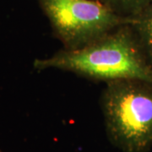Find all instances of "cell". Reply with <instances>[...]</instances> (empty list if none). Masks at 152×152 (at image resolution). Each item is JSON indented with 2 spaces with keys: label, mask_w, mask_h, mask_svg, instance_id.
Returning <instances> with one entry per match:
<instances>
[{
  "label": "cell",
  "mask_w": 152,
  "mask_h": 152,
  "mask_svg": "<svg viewBox=\"0 0 152 152\" xmlns=\"http://www.w3.org/2000/svg\"><path fill=\"white\" fill-rule=\"evenodd\" d=\"M33 65L37 70L54 69L106 83L138 80L152 84L151 68L129 23L84 48H64L49 58L36 59Z\"/></svg>",
  "instance_id": "obj_1"
},
{
  "label": "cell",
  "mask_w": 152,
  "mask_h": 152,
  "mask_svg": "<svg viewBox=\"0 0 152 152\" xmlns=\"http://www.w3.org/2000/svg\"><path fill=\"white\" fill-rule=\"evenodd\" d=\"M109 141L123 152L152 148V84L138 80L107 83L101 98Z\"/></svg>",
  "instance_id": "obj_2"
},
{
  "label": "cell",
  "mask_w": 152,
  "mask_h": 152,
  "mask_svg": "<svg viewBox=\"0 0 152 152\" xmlns=\"http://www.w3.org/2000/svg\"><path fill=\"white\" fill-rule=\"evenodd\" d=\"M53 31L67 50L92 43L129 23L97 0H38Z\"/></svg>",
  "instance_id": "obj_3"
},
{
  "label": "cell",
  "mask_w": 152,
  "mask_h": 152,
  "mask_svg": "<svg viewBox=\"0 0 152 152\" xmlns=\"http://www.w3.org/2000/svg\"><path fill=\"white\" fill-rule=\"evenodd\" d=\"M129 26L152 69V1L139 14L130 18Z\"/></svg>",
  "instance_id": "obj_4"
},
{
  "label": "cell",
  "mask_w": 152,
  "mask_h": 152,
  "mask_svg": "<svg viewBox=\"0 0 152 152\" xmlns=\"http://www.w3.org/2000/svg\"><path fill=\"white\" fill-rule=\"evenodd\" d=\"M124 18L130 19L139 14L152 0H97Z\"/></svg>",
  "instance_id": "obj_5"
},
{
  "label": "cell",
  "mask_w": 152,
  "mask_h": 152,
  "mask_svg": "<svg viewBox=\"0 0 152 152\" xmlns=\"http://www.w3.org/2000/svg\"><path fill=\"white\" fill-rule=\"evenodd\" d=\"M0 152H2V151H0Z\"/></svg>",
  "instance_id": "obj_6"
}]
</instances>
